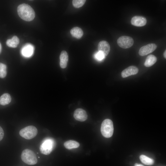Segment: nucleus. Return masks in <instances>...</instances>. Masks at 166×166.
<instances>
[{"label": "nucleus", "mask_w": 166, "mask_h": 166, "mask_svg": "<svg viewBox=\"0 0 166 166\" xmlns=\"http://www.w3.org/2000/svg\"><path fill=\"white\" fill-rule=\"evenodd\" d=\"M117 43L120 47L124 49H127L133 45L134 41L133 38L130 37L123 36L118 39Z\"/></svg>", "instance_id": "6"}, {"label": "nucleus", "mask_w": 166, "mask_h": 166, "mask_svg": "<svg viewBox=\"0 0 166 166\" xmlns=\"http://www.w3.org/2000/svg\"><path fill=\"white\" fill-rule=\"evenodd\" d=\"M11 98L8 93H5L0 97V104L2 105H7L11 102Z\"/></svg>", "instance_id": "17"}, {"label": "nucleus", "mask_w": 166, "mask_h": 166, "mask_svg": "<svg viewBox=\"0 0 166 166\" xmlns=\"http://www.w3.org/2000/svg\"><path fill=\"white\" fill-rule=\"evenodd\" d=\"M17 12L20 18L26 21L33 20L35 17V12L30 5L23 3L20 5L18 7Z\"/></svg>", "instance_id": "1"}, {"label": "nucleus", "mask_w": 166, "mask_h": 166, "mask_svg": "<svg viewBox=\"0 0 166 166\" xmlns=\"http://www.w3.org/2000/svg\"><path fill=\"white\" fill-rule=\"evenodd\" d=\"M34 47L30 44H28L25 45L21 49L22 55L25 57H30L33 54Z\"/></svg>", "instance_id": "12"}, {"label": "nucleus", "mask_w": 166, "mask_h": 166, "mask_svg": "<svg viewBox=\"0 0 166 166\" xmlns=\"http://www.w3.org/2000/svg\"><path fill=\"white\" fill-rule=\"evenodd\" d=\"M53 140L49 139L45 140L40 146L41 152L44 155L49 154L53 150Z\"/></svg>", "instance_id": "5"}, {"label": "nucleus", "mask_w": 166, "mask_h": 166, "mask_svg": "<svg viewBox=\"0 0 166 166\" xmlns=\"http://www.w3.org/2000/svg\"><path fill=\"white\" fill-rule=\"evenodd\" d=\"M73 117L78 121H84L87 118V114L86 112L82 109H77L74 112Z\"/></svg>", "instance_id": "8"}, {"label": "nucleus", "mask_w": 166, "mask_h": 166, "mask_svg": "<svg viewBox=\"0 0 166 166\" xmlns=\"http://www.w3.org/2000/svg\"><path fill=\"white\" fill-rule=\"evenodd\" d=\"M140 158L141 161L143 164L147 165H152L154 163V161L152 159L144 155H140Z\"/></svg>", "instance_id": "19"}, {"label": "nucleus", "mask_w": 166, "mask_h": 166, "mask_svg": "<svg viewBox=\"0 0 166 166\" xmlns=\"http://www.w3.org/2000/svg\"><path fill=\"white\" fill-rule=\"evenodd\" d=\"M72 36L77 39L80 38L83 35V32L82 30L78 27H75L72 28L70 31Z\"/></svg>", "instance_id": "14"}, {"label": "nucleus", "mask_w": 166, "mask_h": 166, "mask_svg": "<svg viewBox=\"0 0 166 166\" xmlns=\"http://www.w3.org/2000/svg\"><path fill=\"white\" fill-rule=\"evenodd\" d=\"M105 57L101 52L98 51L95 55V57L97 60L101 61Z\"/></svg>", "instance_id": "22"}, {"label": "nucleus", "mask_w": 166, "mask_h": 166, "mask_svg": "<svg viewBox=\"0 0 166 166\" xmlns=\"http://www.w3.org/2000/svg\"><path fill=\"white\" fill-rule=\"evenodd\" d=\"M85 0H73L72 3L74 7L79 8L82 7L86 2Z\"/></svg>", "instance_id": "21"}, {"label": "nucleus", "mask_w": 166, "mask_h": 166, "mask_svg": "<svg viewBox=\"0 0 166 166\" xmlns=\"http://www.w3.org/2000/svg\"><path fill=\"white\" fill-rule=\"evenodd\" d=\"M64 145L66 148L69 149L77 148L80 145L79 144L78 142L72 140H68L65 142Z\"/></svg>", "instance_id": "18"}, {"label": "nucleus", "mask_w": 166, "mask_h": 166, "mask_svg": "<svg viewBox=\"0 0 166 166\" xmlns=\"http://www.w3.org/2000/svg\"><path fill=\"white\" fill-rule=\"evenodd\" d=\"M166 51L165 50V51L164 52V57L166 58Z\"/></svg>", "instance_id": "25"}, {"label": "nucleus", "mask_w": 166, "mask_h": 166, "mask_svg": "<svg viewBox=\"0 0 166 166\" xmlns=\"http://www.w3.org/2000/svg\"><path fill=\"white\" fill-rule=\"evenodd\" d=\"M2 50V46L1 43H0V53H1Z\"/></svg>", "instance_id": "26"}, {"label": "nucleus", "mask_w": 166, "mask_h": 166, "mask_svg": "<svg viewBox=\"0 0 166 166\" xmlns=\"http://www.w3.org/2000/svg\"><path fill=\"white\" fill-rule=\"evenodd\" d=\"M135 166H144L141 164H135Z\"/></svg>", "instance_id": "24"}, {"label": "nucleus", "mask_w": 166, "mask_h": 166, "mask_svg": "<svg viewBox=\"0 0 166 166\" xmlns=\"http://www.w3.org/2000/svg\"><path fill=\"white\" fill-rule=\"evenodd\" d=\"M7 74L6 65L2 63H0V77H5Z\"/></svg>", "instance_id": "20"}, {"label": "nucleus", "mask_w": 166, "mask_h": 166, "mask_svg": "<svg viewBox=\"0 0 166 166\" xmlns=\"http://www.w3.org/2000/svg\"><path fill=\"white\" fill-rule=\"evenodd\" d=\"M98 51L101 52L105 57L109 53L110 50V46L108 42L105 41H100L98 44Z\"/></svg>", "instance_id": "9"}, {"label": "nucleus", "mask_w": 166, "mask_h": 166, "mask_svg": "<svg viewBox=\"0 0 166 166\" xmlns=\"http://www.w3.org/2000/svg\"><path fill=\"white\" fill-rule=\"evenodd\" d=\"M113 126L112 121L109 119H106L102 122L101 131L102 135L106 138L112 136L113 132Z\"/></svg>", "instance_id": "3"}, {"label": "nucleus", "mask_w": 166, "mask_h": 166, "mask_svg": "<svg viewBox=\"0 0 166 166\" xmlns=\"http://www.w3.org/2000/svg\"><path fill=\"white\" fill-rule=\"evenodd\" d=\"M21 158L24 163L29 165L36 164L38 162L35 153L32 150L28 149H25L22 151Z\"/></svg>", "instance_id": "2"}, {"label": "nucleus", "mask_w": 166, "mask_h": 166, "mask_svg": "<svg viewBox=\"0 0 166 166\" xmlns=\"http://www.w3.org/2000/svg\"><path fill=\"white\" fill-rule=\"evenodd\" d=\"M4 136V132L2 128L0 126V141L3 139Z\"/></svg>", "instance_id": "23"}, {"label": "nucleus", "mask_w": 166, "mask_h": 166, "mask_svg": "<svg viewBox=\"0 0 166 166\" xmlns=\"http://www.w3.org/2000/svg\"><path fill=\"white\" fill-rule=\"evenodd\" d=\"M156 45L154 43H150L140 48L139 53L141 56H144L152 52L157 48Z\"/></svg>", "instance_id": "7"}, {"label": "nucleus", "mask_w": 166, "mask_h": 166, "mask_svg": "<svg viewBox=\"0 0 166 166\" xmlns=\"http://www.w3.org/2000/svg\"><path fill=\"white\" fill-rule=\"evenodd\" d=\"M147 22V20L145 17L139 16H135L133 17L131 21L132 25L138 27L144 26L146 25Z\"/></svg>", "instance_id": "10"}, {"label": "nucleus", "mask_w": 166, "mask_h": 166, "mask_svg": "<svg viewBox=\"0 0 166 166\" xmlns=\"http://www.w3.org/2000/svg\"><path fill=\"white\" fill-rule=\"evenodd\" d=\"M157 60V58L155 56L152 54L150 55L147 57L144 65L146 67H150L156 62Z\"/></svg>", "instance_id": "15"}, {"label": "nucleus", "mask_w": 166, "mask_h": 166, "mask_svg": "<svg viewBox=\"0 0 166 166\" xmlns=\"http://www.w3.org/2000/svg\"><path fill=\"white\" fill-rule=\"evenodd\" d=\"M38 132V130L36 127L30 125L21 129L19 132V134L24 138L30 140L36 136Z\"/></svg>", "instance_id": "4"}, {"label": "nucleus", "mask_w": 166, "mask_h": 166, "mask_svg": "<svg viewBox=\"0 0 166 166\" xmlns=\"http://www.w3.org/2000/svg\"><path fill=\"white\" fill-rule=\"evenodd\" d=\"M60 59L61 67L62 69L65 68L68 61V55L65 51L63 50L61 52L60 56Z\"/></svg>", "instance_id": "13"}, {"label": "nucleus", "mask_w": 166, "mask_h": 166, "mask_svg": "<svg viewBox=\"0 0 166 166\" xmlns=\"http://www.w3.org/2000/svg\"><path fill=\"white\" fill-rule=\"evenodd\" d=\"M138 68L135 66H130L122 72L121 75L122 77L125 78L131 75L137 74L138 72Z\"/></svg>", "instance_id": "11"}, {"label": "nucleus", "mask_w": 166, "mask_h": 166, "mask_svg": "<svg viewBox=\"0 0 166 166\" xmlns=\"http://www.w3.org/2000/svg\"><path fill=\"white\" fill-rule=\"evenodd\" d=\"M19 42V40L16 36H14L11 39H8L6 42L7 45L10 47H17Z\"/></svg>", "instance_id": "16"}]
</instances>
